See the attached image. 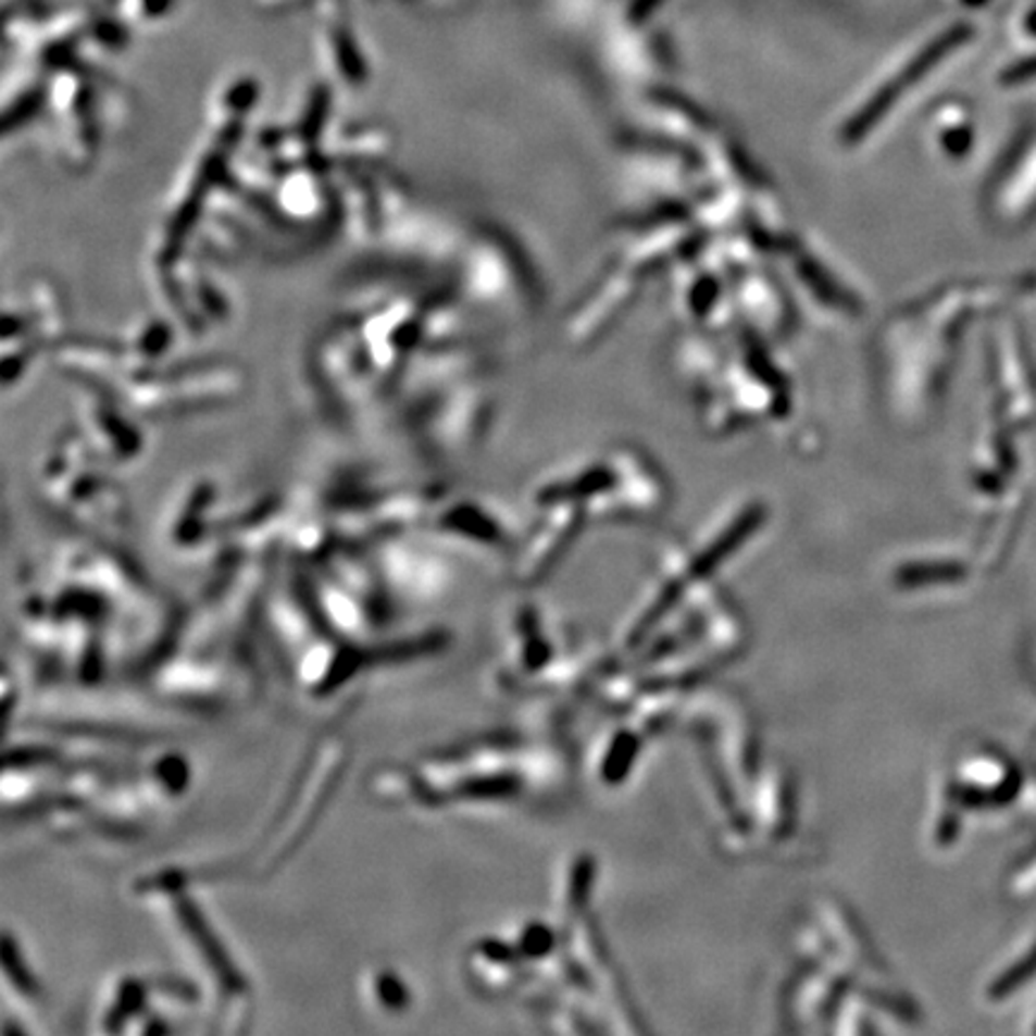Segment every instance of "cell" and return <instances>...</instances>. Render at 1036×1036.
I'll return each instance as SVG.
<instances>
[{"label":"cell","instance_id":"6da1fadb","mask_svg":"<svg viewBox=\"0 0 1036 1036\" xmlns=\"http://www.w3.org/2000/svg\"><path fill=\"white\" fill-rule=\"evenodd\" d=\"M154 689L164 696L188 703L212 706L224 691V674L212 662L197 658L166 660L164 667L154 672Z\"/></svg>","mask_w":1036,"mask_h":1036},{"label":"cell","instance_id":"7a4b0ae2","mask_svg":"<svg viewBox=\"0 0 1036 1036\" xmlns=\"http://www.w3.org/2000/svg\"><path fill=\"white\" fill-rule=\"evenodd\" d=\"M147 984L137 976H125L123 982L115 986V994L111 1000V1008L107 1010V1029L123 1032L127 1029V1022L137 1020L147 1008Z\"/></svg>","mask_w":1036,"mask_h":1036},{"label":"cell","instance_id":"3957f363","mask_svg":"<svg viewBox=\"0 0 1036 1036\" xmlns=\"http://www.w3.org/2000/svg\"><path fill=\"white\" fill-rule=\"evenodd\" d=\"M3 972L8 976V982L15 986V991L22 994L29 1000H39L41 998V986L34 979V974L29 972L25 954L17 948L15 938L5 934L3 938Z\"/></svg>","mask_w":1036,"mask_h":1036},{"label":"cell","instance_id":"277c9868","mask_svg":"<svg viewBox=\"0 0 1036 1036\" xmlns=\"http://www.w3.org/2000/svg\"><path fill=\"white\" fill-rule=\"evenodd\" d=\"M372 996H375L379 1008L387 1012H401L411 1006L409 986L401 982L399 974L387 968L372 974Z\"/></svg>","mask_w":1036,"mask_h":1036},{"label":"cell","instance_id":"5b68a950","mask_svg":"<svg viewBox=\"0 0 1036 1036\" xmlns=\"http://www.w3.org/2000/svg\"><path fill=\"white\" fill-rule=\"evenodd\" d=\"M552 948V934L540 924H533L526 931H523V938L519 940V954H526V958H540L547 950Z\"/></svg>","mask_w":1036,"mask_h":1036},{"label":"cell","instance_id":"8992f818","mask_svg":"<svg viewBox=\"0 0 1036 1036\" xmlns=\"http://www.w3.org/2000/svg\"><path fill=\"white\" fill-rule=\"evenodd\" d=\"M1034 972H1036V950L1029 954V958H1024V962H1020L1015 970H1010L1003 979H1000V986L996 988V991L1000 994L1012 991V988L1020 986L1022 982H1027Z\"/></svg>","mask_w":1036,"mask_h":1036},{"label":"cell","instance_id":"52a82bcc","mask_svg":"<svg viewBox=\"0 0 1036 1036\" xmlns=\"http://www.w3.org/2000/svg\"><path fill=\"white\" fill-rule=\"evenodd\" d=\"M634 753H636V739L624 737L620 747H616V751L612 753V759L608 761V767H604V773H608V777H610V779L622 777L624 771H626V765H628V759H632Z\"/></svg>","mask_w":1036,"mask_h":1036}]
</instances>
